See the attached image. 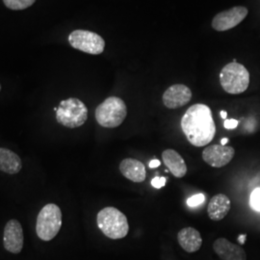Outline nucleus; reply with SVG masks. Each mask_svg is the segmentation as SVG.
Here are the masks:
<instances>
[{
  "label": "nucleus",
  "instance_id": "obj_15",
  "mask_svg": "<svg viewBox=\"0 0 260 260\" xmlns=\"http://www.w3.org/2000/svg\"><path fill=\"white\" fill-rule=\"evenodd\" d=\"M163 163L171 171V173L177 177L182 178L187 174V166L182 156L175 149H166L162 153Z\"/></svg>",
  "mask_w": 260,
  "mask_h": 260
},
{
  "label": "nucleus",
  "instance_id": "obj_17",
  "mask_svg": "<svg viewBox=\"0 0 260 260\" xmlns=\"http://www.w3.org/2000/svg\"><path fill=\"white\" fill-rule=\"evenodd\" d=\"M22 168L21 159L17 153L5 148H0V171L9 175H16Z\"/></svg>",
  "mask_w": 260,
  "mask_h": 260
},
{
  "label": "nucleus",
  "instance_id": "obj_1",
  "mask_svg": "<svg viewBox=\"0 0 260 260\" xmlns=\"http://www.w3.org/2000/svg\"><path fill=\"white\" fill-rule=\"evenodd\" d=\"M181 128L193 146H207L216 133L211 109L202 103L192 105L181 119Z\"/></svg>",
  "mask_w": 260,
  "mask_h": 260
},
{
  "label": "nucleus",
  "instance_id": "obj_5",
  "mask_svg": "<svg viewBox=\"0 0 260 260\" xmlns=\"http://www.w3.org/2000/svg\"><path fill=\"white\" fill-rule=\"evenodd\" d=\"M220 83L226 93L232 94L244 93L250 84V74L244 66L232 62L222 69Z\"/></svg>",
  "mask_w": 260,
  "mask_h": 260
},
{
  "label": "nucleus",
  "instance_id": "obj_19",
  "mask_svg": "<svg viewBox=\"0 0 260 260\" xmlns=\"http://www.w3.org/2000/svg\"><path fill=\"white\" fill-rule=\"evenodd\" d=\"M250 205L254 211L260 212V187L253 189L250 197Z\"/></svg>",
  "mask_w": 260,
  "mask_h": 260
},
{
  "label": "nucleus",
  "instance_id": "obj_20",
  "mask_svg": "<svg viewBox=\"0 0 260 260\" xmlns=\"http://www.w3.org/2000/svg\"><path fill=\"white\" fill-rule=\"evenodd\" d=\"M205 200V197L204 194H197V195L190 197V198L187 200V205H188L189 207H196V206H198V205L204 204Z\"/></svg>",
  "mask_w": 260,
  "mask_h": 260
},
{
  "label": "nucleus",
  "instance_id": "obj_10",
  "mask_svg": "<svg viewBox=\"0 0 260 260\" xmlns=\"http://www.w3.org/2000/svg\"><path fill=\"white\" fill-rule=\"evenodd\" d=\"M3 245L6 251L12 253H19L23 248V232L18 220L12 219L4 228Z\"/></svg>",
  "mask_w": 260,
  "mask_h": 260
},
{
  "label": "nucleus",
  "instance_id": "obj_6",
  "mask_svg": "<svg viewBox=\"0 0 260 260\" xmlns=\"http://www.w3.org/2000/svg\"><path fill=\"white\" fill-rule=\"evenodd\" d=\"M62 226V212L58 205L48 204L38 215L36 233L43 241L52 240Z\"/></svg>",
  "mask_w": 260,
  "mask_h": 260
},
{
  "label": "nucleus",
  "instance_id": "obj_4",
  "mask_svg": "<svg viewBox=\"0 0 260 260\" xmlns=\"http://www.w3.org/2000/svg\"><path fill=\"white\" fill-rule=\"evenodd\" d=\"M88 119V108L80 100L71 98L62 101L56 111V120L68 128L82 126Z\"/></svg>",
  "mask_w": 260,
  "mask_h": 260
},
{
  "label": "nucleus",
  "instance_id": "obj_21",
  "mask_svg": "<svg viewBox=\"0 0 260 260\" xmlns=\"http://www.w3.org/2000/svg\"><path fill=\"white\" fill-rule=\"evenodd\" d=\"M166 184V177H155L151 180V185L156 189H160Z\"/></svg>",
  "mask_w": 260,
  "mask_h": 260
},
{
  "label": "nucleus",
  "instance_id": "obj_25",
  "mask_svg": "<svg viewBox=\"0 0 260 260\" xmlns=\"http://www.w3.org/2000/svg\"><path fill=\"white\" fill-rule=\"evenodd\" d=\"M228 142H229L228 138H223L222 141H221V145H222V146H225V145L228 144Z\"/></svg>",
  "mask_w": 260,
  "mask_h": 260
},
{
  "label": "nucleus",
  "instance_id": "obj_18",
  "mask_svg": "<svg viewBox=\"0 0 260 260\" xmlns=\"http://www.w3.org/2000/svg\"><path fill=\"white\" fill-rule=\"evenodd\" d=\"M4 5L11 10L19 11V10L27 9L32 6L36 0H3Z\"/></svg>",
  "mask_w": 260,
  "mask_h": 260
},
{
  "label": "nucleus",
  "instance_id": "obj_22",
  "mask_svg": "<svg viewBox=\"0 0 260 260\" xmlns=\"http://www.w3.org/2000/svg\"><path fill=\"white\" fill-rule=\"evenodd\" d=\"M223 126L226 129H234V128H236L238 126V121L233 120V119H232V120H225L224 122H223Z\"/></svg>",
  "mask_w": 260,
  "mask_h": 260
},
{
  "label": "nucleus",
  "instance_id": "obj_16",
  "mask_svg": "<svg viewBox=\"0 0 260 260\" xmlns=\"http://www.w3.org/2000/svg\"><path fill=\"white\" fill-rule=\"evenodd\" d=\"M231 210V201L223 194L214 196L207 207L208 217L213 221H221Z\"/></svg>",
  "mask_w": 260,
  "mask_h": 260
},
{
  "label": "nucleus",
  "instance_id": "obj_12",
  "mask_svg": "<svg viewBox=\"0 0 260 260\" xmlns=\"http://www.w3.org/2000/svg\"><path fill=\"white\" fill-rule=\"evenodd\" d=\"M213 250L221 259H247V254L241 247L233 244L225 238H219L214 242Z\"/></svg>",
  "mask_w": 260,
  "mask_h": 260
},
{
  "label": "nucleus",
  "instance_id": "obj_24",
  "mask_svg": "<svg viewBox=\"0 0 260 260\" xmlns=\"http://www.w3.org/2000/svg\"><path fill=\"white\" fill-rule=\"evenodd\" d=\"M246 237H247V235H246V234H243V235H240V236L238 237V241H239V243L243 245V244L245 243V239H246Z\"/></svg>",
  "mask_w": 260,
  "mask_h": 260
},
{
  "label": "nucleus",
  "instance_id": "obj_9",
  "mask_svg": "<svg viewBox=\"0 0 260 260\" xmlns=\"http://www.w3.org/2000/svg\"><path fill=\"white\" fill-rule=\"evenodd\" d=\"M234 153L233 147L213 145L204 149L203 159L211 167L222 168L233 160Z\"/></svg>",
  "mask_w": 260,
  "mask_h": 260
},
{
  "label": "nucleus",
  "instance_id": "obj_7",
  "mask_svg": "<svg viewBox=\"0 0 260 260\" xmlns=\"http://www.w3.org/2000/svg\"><path fill=\"white\" fill-rule=\"evenodd\" d=\"M69 43L72 47L84 53L99 55L105 48V41L99 34L89 30H75L69 35Z\"/></svg>",
  "mask_w": 260,
  "mask_h": 260
},
{
  "label": "nucleus",
  "instance_id": "obj_13",
  "mask_svg": "<svg viewBox=\"0 0 260 260\" xmlns=\"http://www.w3.org/2000/svg\"><path fill=\"white\" fill-rule=\"evenodd\" d=\"M121 175L132 182L141 183L146 179V167L137 159L126 158L122 160L120 164Z\"/></svg>",
  "mask_w": 260,
  "mask_h": 260
},
{
  "label": "nucleus",
  "instance_id": "obj_8",
  "mask_svg": "<svg viewBox=\"0 0 260 260\" xmlns=\"http://www.w3.org/2000/svg\"><path fill=\"white\" fill-rule=\"evenodd\" d=\"M248 15V9L244 6H235L217 14L212 19L214 30L223 32L237 26Z\"/></svg>",
  "mask_w": 260,
  "mask_h": 260
},
{
  "label": "nucleus",
  "instance_id": "obj_26",
  "mask_svg": "<svg viewBox=\"0 0 260 260\" xmlns=\"http://www.w3.org/2000/svg\"><path fill=\"white\" fill-rule=\"evenodd\" d=\"M220 114H221V117H222L223 119H224V120L226 119V116H228V113H226V112L221 111V113H220Z\"/></svg>",
  "mask_w": 260,
  "mask_h": 260
},
{
  "label": "nucleus",
  "instance_id": "obj_23",
  "mask_svg": "<svg viewBox=\"0 0 260 260\" xmlns=\"http://www.w3.org/2000/svg\"><path fill=\"white\" fill-rule=\"evenodd\" d=\"M149 168H157L160 166V161L157 160V159H155V160H151L150 162H149Z\"/></svg>",
  "mask_w": 260,
  "mask_h": 260
},
{
  "label": "nucleus",
  "instance_id": "obj_27",
  "mask_svg": "<svg viewBox=\"0 0 260 260\" xmlns=\"http://www.w3.org/2000/svg\"><path fill=\"white\" fill-rule=\"evenodd\" d=\"M0 91H1V85H0Z\"/></svg>",
  "mask_w": 260,
  "mask_h": 260
},
{
  "label": "nucleus",
  "instance_id": "obj_11",
  "mask_svg": "<svg viewBox=\"0 0 260 260\" xmlns=\"http://www.w3.org/2000/svg\"><path fill=\"white\" fill-rule=\"evenodd\" d=\"M192 99V92L183 84H176L169 87L163 93L162 101L169 109H177L186 105Z\"/></svg>",
  "mask_w": 260,
  "mask_h": 260
},
{
  "label": "nucleus",
  "instance_id": "obj_2",
  "mask_svg": "<svg viewBox=\"0 0 260 260\" xmlns=\"http://www.w3.org/2000/svg\"><path fill=\"white\" fill-rule=\"evenodd\" d=\"M96 223L102 233L113 240L124 238L129 232L126 216L115 207L102 209L98 214Z\"/></svg>",
  "mask_w": 260,
  "mask_h": 260
},
{
  "label": "nucleus",
  "instance_id": "obj_3",
  "mask_svg": "<svg viewBox=\"0 0 260 260\" xmlns=\"http://www.w3.org/2000/svg\"><path fill=\"white\" fill-rule=\"evenodd\" d=\"M127 115L124 102L117 96H110L101 103L95 109V120L100 125L106 128L120 126Z\"/></svg>",
  "mask_w": 260,
  "mask_h": 260
},
{
  "label": "nucleus",
  "instance_id": "obj_14",
  "mask_svg": "<svg viewBox=\"0 0 260 260\" xmlns=\"http://www.w3.org/2000/svg\"><path fill=\"white\" fill-rule=\"evenodd\" d=\"M177 241L187 252H196L202 248L203 238L201 233L194 228H184L177 233Z\"/></svg>",
  "mask_w": 260,
  "mask_h": 260
}]
</instances>
